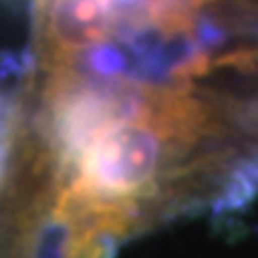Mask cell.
<instances>
[{
    "instance_id": "cell-1",
    "label": "cell",
    "mask_w": 258,
    "mask_h": 258,
    "mask_svg": "<svg viewBox=\"0 0 258 258\" xmlns=\"http://www.w3.org/2000/svg\"><path fill=\"white\" fill-rule=\"evenodd\" d=\"M115 31L108 0H48L46 38L50 67H70L79 53L101 46Z\"/></svg>"
},
{
    "instance_id": "cell-2",
    "label": "cell",
    "mask_w": 258,
    "mask_h": 258,
    "mask_svg": "<svg viewBox=\"0 0 258 258\" xmlns=\"http://www.w3.org/2000/svg\"><path fill=\"white\" fill-rule=\"evenodd\" d=\"M5 165H8V148L0 146V177L5 172Z\"/></svg>"
},
{
    "instance_id": "cell-3",
    "label": "cell",
    "mask_w": 258,
    "mask_h": 258,
    "mask_svg": "<svg viewBox=\"0 0 258 258\" xmlns=\"http://www.w3.org/2000/svg\"><path fill=\"white\" fill-rule=\"evenodd\" d=\"M108 3H120V5H124V3H139V0H108Z\"/></svg>"
},
{
    "instance_id": "cell-4",
    "label": "cell",
    "mask_w": 258,
    "mask_h": 258,
    "mask_svg": "<svg viewBox=\"0 0 258 258\" xmlns=\"http://www.w3.org/2000/svg\"><path fill=\"white\" fill-rule=\"evenodd\" d=\"M3 117H5V115H3V101H0V122H3Z\"/></svg>"
}]
</instances>
